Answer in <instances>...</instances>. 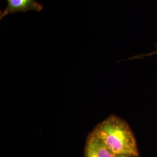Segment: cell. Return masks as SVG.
<instances>
[{
  "label": "cell",
  "mask_w": 157,
  "mask_h": 157,
  "mask_svg": "<svg viewBox=\"0 0 157 157\" xmlns=\"http://www.w3.org/2000/svg\"><path fill=\"white\" fill-rule=\"evenodd\" d=\"M92 133L117 157H139L134 134L122 119L111 115L98 124Z\"/></svg>",
  "instance_id": "obj_1"
},
{
  "label": "cell",
  "mask_w": 157,
  "mask_h": 157,
  "mask_svg": "<svg viewBox=\"0 0 157 157\" xmlns=\"http://www.w3.org/2000/svg\"><path fill=\"white\" fill-rule=\"evenodd\" d=\"M84 157H117L104 143L92 132L88 136L84 148Z\"/></svg>",
  "instance_id": "obj_2"
},
{
  "label": "cell",
  "mask_w": 157,
  "mask_h": 157,
  "mask_svg": "<svg viewBox=\"0 0 157 157\" xmlns=\"http://www.w3.org/2000/svg\"><path fill=\"white\" fill-rule=\"evenodd\" d=\"M6 1L8 6L3 11L1 12V19L15 12L29 11L40 12L43 10V6L36 0H6Z\"/></svg>",
  "instance_id": "obj_3"
},
{
  "label": "cell",
  "mask_w": 157,
  "mask_h": 157,
  "mask_svg": "<svg viewBox=\"0 0 157 157\" xmlns=\"http://www.w3.org/2000/svg\"><path fill=\"white\" fill-rule=\"evenodd\" d=\"M157 54V50L152 52H150V53H148V54H143V55H139V56H133V57H132L130 58V59H136V58H137V59H139V58H143L144 57H146V56H152L153 55H155Z\"/></svg>",
  "instance_id": "obj_4"
}]
</instances>
